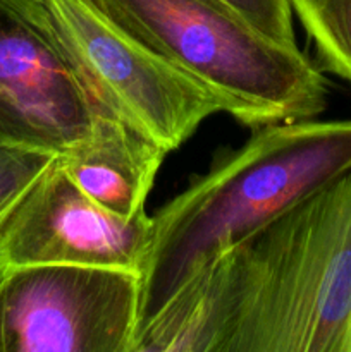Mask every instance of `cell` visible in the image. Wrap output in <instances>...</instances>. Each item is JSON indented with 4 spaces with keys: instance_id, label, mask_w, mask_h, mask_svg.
<instances>
[{
    "instance_id": "cell-1",
    "label": "cell",
    "mask_w": 351,
    "mask_h": 352,
    "mask_svg": "<svg viewBox=\"0 0 351 352\" xmlns=\"http://www.w3.org/2000/svg\"><path fill=\"white\" fill-rule=\"evenodd\" d=\"M131 352H351V168L200 268Z\"/></svg>"
},
{
    "instance_id": "cell-2",
    "label": "cell",
    "mask_w": 351,
    "mask_h": 352,
    "mask_svg": "<svg viewBox=\"0 0 351 352\" xmlns=\"http://www.w3.org/2000/svg\"><path fill=\"white\" fill-rule=\"evenodd\" d=\"M350 168L351 119L267 124L215 158L151 217L136 333L200 268Z\"/></svg>"
},
{
    "instance_id": "cell-3",
    "label": "cell",
    "mask_w": 351,
    "mask_h": 352,
    "mask_svg": "<svg viewBox=\"0 0 351 352\" xmlns=\"http://www.w3.org/2000/svg\"><path fill=\"white\" fill-rule=\"evenodd\" d=\"M105 12L229 105L251 131L319 117L329 82L298 47L272 40L222 0H98Z\"/></svg>"
},
{
    "instance_id": "cell-4",
    "label": "cell",
    "mask_w": 351,
    "mask_h": 352,
    "mask_svg": "<svg viewBox=\"0 0 351 352\" xmlns=\"http://www.w3.org/2000/svg\"><path fill=\"white\" fill-rule=\"evenodd\" d=\"M67 64L96 112L129 124L167 153L229 105L158 57L98 0H9Z\"/></svg>"
},
{
    "instance_id": "cell-5",
    "label": "cell",
    "mask_w": 351,
    "mask_h": 352,
    "mask_svg": "<svg viewBox=\"0 0 351 352\" xmlns=\"http://www.w3.org/2000/svg\"><path fill=\"white\" fill-rule=\"evenodd\" d=\"M141 275L34 265L0 274V352H131Z\"/></svg>"
},
{
    "instance_id": "cell-6",
    "label": "cell",
    "mask_w": 351,
    "mask_h": 352,
    "mask_svg": "<svg viewBox=\"0 0 351 352\" xmlns=\"http://www.w3.org/2000/svg\"><path fill=\"white\" fill-rule=\"evenodd\" d=\"M150 236L147 212L123 219L102 208L71 181L55 155L0 219V274L81 265L141 275Z\"/></svg>"
},
{
    "instance_id": "cell-7",
    "label": "cell",
    "mask_w": 351,
    "mask_h": 352,
    "mask_svg": "<svg viewBox=\"0 0 351 352\" xmlns=\"http://www.w3.org/2000/svg\"><path fill=\"white\" fill-rule=\"evenodd\" d=\"M95 109L36 28L0 0V144L61 155L89 136Z\"/></svg>"
},
{
    "instance_id": "cell-8",
    "label": "cell",
    "mask_w": 351,
    "mask_h": 352,
    "mask_svg": "<svg viewBox=\"0 0 351 352\" xmlns=\"http://www.w3.org/2000/svg\"><path fill=\"white\" fill-rule=\"evenodd\" d=\"M167 151L129 124L96 112L92 133L57 155L71 181L96 205L123 219L145 212Z\"/></svg>"
},
{
    "instance_id": "cell-9",
    "label": "cell",
    "mask_w": 351,
    "mask_h": 352,
    "mask_svg": "<svg viewBox=\"0 0 351 352\" xmlns=\"http://www.w3.org/2000/svg\"><path fill=\"white\" fill-rule=\"evenodd\" d=\"M313 41L320 71L351 85V0H289Z\"/></svg>"
},
{
    "instance_id": "cell-10",
    "label": "cell",
    "mask_w": 351,
    "mask_h": 352,
    "mask_svg": "<svg viewBox=\"0 0 351 352\" xmlns=\"http://www.w3.org/2000/svg\"><path fill=\"white\" fill-rule=\"evenodd\" d=\"M55 155L0 144V219Z\"/></svg>"
},
{
    "instance_id": "cell-11",
    "label": "cell",
    "mask_w": 351,
    "mask_h": 352,
    "mask_svg": "<svg viewBox=\"0 0 351 352\" xmlns=\"http://www.w3.org/2000/svg\"><path fill=\"white\" fill-rule=\"evenodd\" d=\"M248 23L288 47H298L292 30V10L289 0H222Z\"/></svg>"
}]
</instances>
